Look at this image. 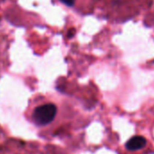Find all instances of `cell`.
Instances as JSON below:
<instances>
[{"label": "cell", "mask_w": 154, "mask_h": 154, "mask_svg": "<svg viewBox=\"0 0 154 154\" xmlns=\"http://www.w3.org/2000/svg\"><path fill=\"white\" fill-rule=\"evenodd\" d=\"M58 108L53 103H45L36 106L34 109L32 117L35 124L45 126L52 123L57 114Z\"/></svg>", "instance_id": "6da1fadb"}, {"label": "cell", "mask_w": 154, "mask_h": 154, "mask_svg": "<svg viewBox=\"0 0 154 154\" xmlns=\"http://www.w3.org/2000/svg\"><path fill=\"white\" fill-rule=\"evenodd\" d=\"M147 140L142 136H134L131 139H130L126 143V149L129 150H138L146 146Z\"/></svg>", "instance_id": "7a4b0ae2"}, {"label": "cell", "mask_w": 154, "mask_h": 154, "mask_svg": "<svg viewBox=\"0 0 154 154\" xmlns=\"http://www.w3.org/2000/svg\"><path fill=\"white\" fill-rule=\"evenodd\" d=\"M60 1L62 3H63L64 5L68 6V7H72L74 5V2H75V0H60Z\"/></svg>", "instance_id": "3957f363"}, {"label": "cell", "mask_w": 154, "mask_h": 154, "mask_svg": "<svg viewBox=\"0 0 154 154\" xmlns=\"http://www.w3.org/2000/svg\"><path fill=\"white\" fill-rule=\"evenodd\" d=\"M73 35H74V29H71V30L68 32V37H72Z\"/></svg>", "instance_id": "277c9868"}]
</instances>
